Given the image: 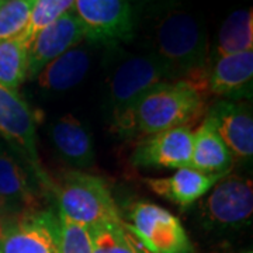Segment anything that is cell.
I'll return each instance as SVG.
<instances>
[{
    "label": "cell",
    "instance_id": "22",
    "mask_svg": "<svg viewBox=\"0 0 253 253\" xmlns=\"http://www.w3.org/2000/svg\"><path fill=\"white\" fill-rule=\"evenodd\" d=\"M75 0H36L31 9L30 21L26 31L18 37L24 45L30 46L36 36L56 18L71 11Z\"/></svg>",
    "mask_w": 253,
    "mask_h": 253
},
{
    "label": "cell",
    "instance_id": "11",
    "mask_svg": "<svg viewBox=\"0 0 253 253\" xmlns=\"http://www.w3.org/2000/svg\"><path fill=\"white\" fill-rule=\"evenodd\" d=\"M234 158L249 161L253 155V116L246 103L221 100L206 117Z\"/></svg>",
    "mask_w": 253,
    "mask_h": 253
},
{
    "label": "cell",
    "instance_id": "8",
    "mask_svg": "<svg viewBox=\"0 0 253 253\" xmlns=\"http://www.w3.org/2000/svg\"><path fill=\"white\" fill-rule=\"evenodd\" d=\"M72 13L81 23L84 38L96 42L129 41L134 17L128 0H75Z\"/></svg>",
    "mask_w": 253,
    "mask_h": 253
},
{
    "label": "cell",
    "instance_id": "24",
    "mask_svg": "<svg viewBox=\"0 0 253 253\" xmlns=\"http://www.w3.org/2000/svg\"><path fill=\"white\" fill-rule=\"evenodd\" d=\"M61 253H91L90 236L86 226L59 215Z\"/></svg>",
    "mask_w": 253,
    "mask_h": 253
},
{
    "label": "cell",
    "instance_id": "21",
    "mask_svg": "<svg viewBox=\"0 0 253 253\" xmlns=\"http://www.w3.org/2000/svg\"><path fill=\"white\" fill-rule=\"evenodd\" d=\"M124 219L104 222L87 228L91 253H136L132 236L126 229Z\"/></svg>",
    "mask_w": 253,
    "mask_h": 253
},
{
    "label": "cell",
    "instance_id": "10",
    "mask_svg": "<svg viewBox=\"0 0 253 253\" xmlns=\"http://www.w3.org/2000/svg\"><path fill=\"white\" fill-rule=\"evenodd\" d=\"M84 38L81 23L71 11L56 18L42 28L27 51V78L34 79L46 65L65 54L73 46L79 45Z\"/></svg>",
    "mask_w": 253,
    "mask_h": 253
},
{
    "label": "cell",
    "instance_id": "12",
    "mask_svg": "<svg viewBox=\"0 0 253 253\" xmlns=\"http://www.w3.org/2000/svg\"><path fill=\"white\" fill-rule=\"evenodd\" d=\"M226 174H210L187 166L180 168L168 177H148L145 184L168 201L180 207H189L204 197Z\"/></svg>",
    "mask_w": 253,
    "mask_h": 253
},
{
    "label": "cell",
    "instance_id": "5",
    "mask_svg": "<svg viewBox=\"0 0 253 253\" xmlns=\"http://www.w3.org/2000/svg\"><path fill=\"white\" fill-rule=\"evenodd\" d=\"M126 229L148 253H193L180 219L151 201H138L129 211Z\"/></svg>",
    "mask_w": 253,
    "mask_h": 253
},
{
    "label": "cell",
    "instance_id": "13",
    "mask_svg": "<svg viewBox=\"0 0 253 253\" xmlns=\"http://www.w3.org/2000/svg\"><path fill=\"white\" fill-rule=\"evenodd\" d=\"M0 132L37 163L36 116L17 90L0 84Z\"/></svg>",
    "mask_w": 253,
    "mask_h": 253
},
{
    "label": "cell",
    "instance_id": "6",
    "mask_svg": "<svg viewBox=\"0 0 253 253\" xmlns=\"http://www.w3.org/2000/svg\"><path fill=\"white\" fill-rule=\"evenodd\" d=\"M201 204V221L208 231L226 232L245 228L252 221V180L239 174L225 176Z\"/></svg>",
    "mask_w": 253,
    "mask_h": 253
},
{
    "label": "cell",
    "instance_id": "23",
    "mask_svg": "<svg viewBox=\"0 0 253 253\" xmlns=\"http://www.w3.org/2000/svg\"><path fill=\"white\" fill-rule=\"evenodd\" d=\"M36 0H4L0 6V42L18 38L28 26Z\"/></svg>",
    "mask_w": 253,
    "mask_h": 253
},
{
    "label": "cell",
    "instance_id": "7",
    "mask_svg": "<svg viewBox=\"0 0 253 253\" xmlns=\"http://www.w3.org/2000/svg\"><path fill=\"white\" fill-rule=\"evenodd\" d=\"M0 253H61L59 215L34 208L9 218Z\"/></svg>",
    "mask_w": 253,
    "mask_h": 253
},
{
    "label": "cell",
    "instance_id": "29",
    "mask_svg": "<svg viewBox=\"0 0 253 253\" xmlns=\"http://www.w3.org/2000/svg\"><path fill=\"white\" fill-rule=\"evenodd\" d=\"M244 253H252V252H244Z\"/></svg>",
    "mask_w": 253,
    "mask_h": 253
},
{
    "label": "cell",
    "instance_id": "15",
    "mask_svg": "<svg viewBox=\"0 0 253 253\" xmlns=\"http://www.w3.org/2000/svg\"><path fill=\"white\" fill-rule=\"evenodd\" d=\"M51 139L63 161L78 169H87L94 163V145L90 134L78 118L65 114L51 126Z\"/></svg>",
    "mask_w": 253,
    "mask_h": 253
},
{
    "label": "cell",
    "instance_id": "25",
    "mask_svg": "<svg viewBox=\"0 0 253 253\" xmlns=\"http://www.w3.org/2000/svg\"><path fill=\"white\" fill-rule=\"evenodd\" d=\"M0 218H6V219H9L10 218V212L7 207H6V204H4V201L0 199Z\"/></svg>",
    "mask_w": 253,
    "mask_h": 253
},
{
    "label": "cell",
    "instance_id": "18",
    "mask_svg": "<svg viewBox=\"0 0 253 253\" xmlns=\"http://www.w3.org/2000/svg\"><path fill=\"white\" fill-rule=\"evenodd\" d=\"M90 68V55L83 48L73 46L58 56L38 73V84L49 91H66L79 84Z\"/></svg>",
    "mask_w": 253,
    "mask_h": 253
},
{
    "label": "cell",
    "instance_id": "20",
    "mask_svg": "<svg viewBox=\"0 0 253 253\" xmlns=\"http://www.w3.org/2000/svg\"><path fill=\"white\" fill-rule=\"evenodd\" d=\"M27 46L20 38L0 42V84L17 90L27 79Z\"/></svg>",
    "mask_w": 253,
    "mask_h": 253
},
{
    "label": "cell",
    "instance_id": "3",
    "mask_svg": "<svg viewBox=\"0 0 253 253\" xmlns=\"http://www.w3.org/2000/svg\"><path fill=\"white\" fill-rule=\"evenodd\" d=\"M56 197L59 215L86 228L123 221L107 183L96 174L65 172L58 183Z\"/></svg>",
    "mask_w": 253,
    "mask_h": 253
},
{
    "label": "cell",
    "instance_id": "27",
    "mask_svg": "<svg viewBox=\"0 0 253 253\" xmlns=\"http://www.w3.org/2000/svg\"><path fill=\"white\" fill-rule=\"evenodd\" d=\"M6 222H7V219H6V218H0V242H1V239H3V235H4Z\"/></svg>",
    "mask_w": 253,
    "mask_h": 253
},
{
    "label": "cell",
    "instance_id": "14",
    "mask_svg": "<svg viewBox=\"0 0 253 253\" xmlns=\"http://www.w3.org/2000/svg\"><path fill=\"white\" fill-rule=\"evenodd\" d=\"M253 78V51L219 56L207 75V86L211 93L239 99L251 96Z\"/></svg>",
    "mask_w": 253,
    "mask_h": 253
},
{
    "label": "cell",
    "instance_id": "9",
    "mask_svg": "<svg viewBox=\"0 0 253 253\" xmlns=\"http://www.w3.org/2000/svg\"><path fill=\"white\" fill-rule=\"evenodd\" d=\"M193 129L189 126H176L154 135L145 136L131 155L138 168L180 169L191 163Z\"/></svg>",
    "mask_w": 253,
    "mask_h": 253
},
{
    "label": "cell",
    "instance_id": "1",
    "mask_svg": "<svg viewBox=\"0 0 253 253\" xmlns=\"http://www.w3.org/2000/svg\"><path fill=\"white\" fill-rule=\"evenodd\" d=\"M203 104L201 89L194 83L186 79L161 82L138 100L116 132L124 138L149 136L187 126L201 113Z\"/></svg>",
    "mask_w": 253,
    "mask_h": 253
},
{
    "label": "cell",
    "instance_id": "4",
    "mask_svg": "<svg viewBox=\"0 0 253 253\" xmlns=\"http://www.w3.org/2000/svg\"><path fill=\"white\" fill-rule=\"evenodd\" d=\"M176 76L158 55L132 56L121 63L110 82L109 103L114 131L129 116L138 100L149 89Z\"/></svg>",
    "mask_w": 253,
    "mask_h": 253
},
{
    "label": "cell",
    "instance_id": "2",
    "mask_svg": "<svg viewBox=\"0 0 253 253\" xmlns=\"http://www.w3.org/2000/svg\"><path fill=\"white\" fill-rule=\"evenodd\" d=\"M158 56L174 75L203 87L207 61V37L199 21L186 11H170L156 28Z\"/></svg>",
    "mask_w": 253,
    "mask_h": 253
},
{
    "label": "cell",
    "instance_id": "17",
    "mask_svg": "<svg viewBox=\"0 0 253 253\" xmlns=\"http://www.w3.org/2000/svg\"><path fill=\"white\" fill-rule=\"evenodd\" d=\"M0 199L10 215L36 208V193L20 163L0 146Z\"/></svg>",
    "mask_w": 253,
    "mask_h": 253
},
{
    "label": "cell",
    "instance_id": "16",
    "mask_svg": "<svg viewBox=\"0 0 253 253\" xmlns=\"http://www.w3.org/2000/svg\"><path fill=\"white\" fill-rule=\"evenodd\" d=\"M234 156L207 118L193 131V152L190 166L210 174H228Z\"/></svg>",
    "mask_w": 253,
    "mask_h": 253
},
{
    "label": "cell",
    "instance_id": "28",
    "mask_svg": "<svg viewBox=\"0 0 253 253\" xmlns=\"http://www.w3.org/2000/svg\"><path fill=\"white\" fill-rule=\"evenodd\" d=\"M3 3H4V0H0V6H1Z\"/></svg>",
    "mask_w": 253,
    "mask_h": 253
},
{
    "label": "cell",
    "instance_id": "19",
    "mask_svg": "<svg viewBox=\"0 0 253 253\" xmlns=\"http://www.w3.org/2000/svg\"><path fill=\"white\" fill-rule=\"evenodd\" d=\"M253 51L252 9H239L224 20L218 34V55Z\"/></svg>",
    "mask_w": 253,
    "mask_h": 253
},
{
    "label": "cell",
    "instance_id": "26",
    "mask_svg": "<svg viewBox=\"0 0 253 253\" xmlns=\"http://www.w3.org/2000/svg\"><path fill=\"white\" fill-rule=\"evenodd\" d=\"M131 236H132V235H131ZM132 244H134V248H135V252L136 253H148V252H146V251H145L144 248L141 246V244H139V242L136 241L134 236H132Z\"/></svg>",
    "mask_w": 253,
    "mask_h": 253
}]
</instances>
